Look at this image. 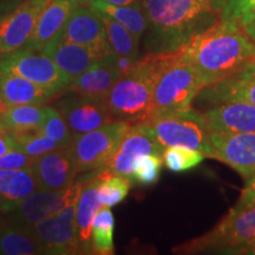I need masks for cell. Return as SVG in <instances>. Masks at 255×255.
Instances as JSON below:
<instances>
[{
    "mask_svg": "<svg viewBox=\"0 0 255 255\" xmlns=\"http://www.w3.org/2000/svg\"><path fill=\"white\" fill-rule=\"evenodd\" d=\"M75 95L63 98L57 103V109L62 114L73 137L92 131L114 121V116L105 100Z\"/></svg>",
    "mask_w": 255,
    "mask_h": 255,
    "instance_id": "cell-13",
    "label": "cell"
},
{
    "mask_svg": "<svg viewBox=\"0 0 255 255\" xmlns=\"http://www.w3.org/2000/svg\"><path fill=\"white\" fill-rule=\"evenodd\" d=\"M96 1L115 6H132L142 4V1H139V0H96Z\"/></svg>",
    "mask_w": 255,
    "mask_h": 255,
    "instance_id": "cell-40",
    "label": "cell"
},
{
    "mask_svg": "<svg viewBox=\"0 0 255 255\" xmlns=\"http://www.w3.org/2000/svg\"><path fill=\"white\" fill-rule=\"evenodd\" d=\"M255 17V0H225L221 20L242 27Z\"/></svg>",
    "mask_w": 255,
    "mask_h": 255,
    "instance_id": "cell-35",
    "label": "cell"
},
{
    "mask_svg": "<svg viewBox=\"0 0 255 255\" xmlns=\"http://www.w3.org/2000/svg\"><path fill=\"white\" fill-rule=\"evenodd\" d=\"M115 219L110 207L103 206L96 215L91 233L92 253L100 255L114 254Z\"/></svg>",
    "mask_w": 255,
    "mask_h": 255,
    "instance_id": "cell-29",
    "label": "cell"
},
{
    "mask_svg": "<svg viewBox=\"0 0 255 255\" xmlns=\"http://www.w3.org/2000/svg\"><path fill=\"white\" fill-rule=\"evenodd\" d=\"M57 38L100 51L103 55L113 52L108 41L102 14L88 5H79L69 18Z\"/></svg>",
    "mask_w": 255,
    "mask_h": 255,
    "instance_id": "cell-15",
    "label": "cell"
},
{
    "mask_svg": "<svg viewBox=\"0 0 255 255\" xmlns=\"http://www.w3.org/2000/svg\"><path fill=\"white\" fill-rule=\"evenodd\" d=\"M152 53L174 52L221 20L225 0H142Z\"/></svg>",
    "mask_w": 255,
    "mask_h": 255,
    "instance_id": "cell-1",
    "label": "cell"
},
{
    "mask_svg": "<svg viewBox=\"0 0 255 255\" xmlns=\"http://www.w3.org/2000/svg\"><path fill=\"white\" fill-rule=\"evenodd\" d=\"M162 148L186 146L213 157L210 130L203 115L194 109L154 116L139 122Z\"/></svg>",
    "mask_w": 255,
    "mask_h": 255,
    "instance_id": "cell-5",
    "label": "cell"
},
{
    "mask_svg": "<svg viewBox=\"0 0 255 255\" xmlns=\"http://www.w3.org/2000/svg\"><path fill=\"white\" fill-rule=\"evenodd\" d=\"M213 158L234 169L245 180L255 175V131H210Z\"/></svg>",
    "mask_w": 255,
    "mask_h": 255,
    "instance_id": "cell-11",
    "label": "cell"
},
{
    "mask_svg": "<svg viewBox=\"0 0 255 255\" xmlns=\"http://www.w3.org/2000/svg\"><path fill=\"white\" fill-rule=\"evenodd\" d=\"M89 6L119 21L131 32L138 41L146 28L149 27L148 15H146L145 9L142 4L132 6H115L95 1Z\"/></svg>",
    "mask_w": 255,
    "mask_h": 255,
    "instance_id": "cell-26",
    "label": "cell"
},
{
    "mask_svg": "<svg viewBox=\"0 0 255 255\" xmlns=\"http://www.w3.org/2000/svg\"><path fill=\"white\" fill-rule=\"evenodd\" d=\"M203 88L193 64L182 58L180 50L174 51L155 84L151 117L191 110V104Z\"/></svg>",
    "mask_w": 255,
    "mask_h": 255,
    "instance_id": "cell-4",
    "label": "cell"
},
{
    "mask_svg": "<svg viewBox=\"0 0 255 255\" xmlns=\"http://www.w3.org/2000/svg\"><path fill=\"white\" fill-rule=\"evenodd\" d=\"M79 5L78 0H51L39 17L25 47L34 51L43 50L62 33L69 18Z\"/></svg>",
    "mask_w": 255,
    "mask_h": 255,
    "instance_id": "cell-19",
    "label": "cell"
},
{
    "mask_svg": "<svg viewBox=\"0 0 255 255\" xmlns=\"http://www.w3.org/2000/svg\"><path fill=\"white\" fill-rule=\"evenodd\" d=\"M180 52L193 64L206 88L240 71L255 57V43L240 26L220 20Z\"/></svg>",
    "mask_w": 255,
    "mask_h": 255,
    "instance_id": "cell-2",
    "label": "cell"
},
{
    "mask_svg": "<svg viewBox=\"0 0 255 255\" xmlns=\"http://www.w3.org/2000/svg\"><path fill=\"white\" fill-rule=\"evenodd\" d=\"M0 129H5L4 124H2V120H1V114H0Z\"/></svg>",
    "mask_w": 255,
    "mask_h": 255,
    "instance_id": "cell-45",
    "label": "cell"
},
{
    "mask_svg": "<svg viewBox=\"0 0 255 255\" xmlns=\"http://www.w3.org/2000/svg\"><path fill=\"white\" fill-rule=\"evenodd\" d=\"M202 115L210 131H255V105L253 104L242 102L222 103L209 107Z\"/></svg>",
    "mask_w": 255,
    "mask_h": 255,
    "instance_id": "cell-18",
    "label": "cell"
},
{
    "mask_svg": "<svg viewBox=\"0 0 255 255\" xmlns=\"http://www.w3.org/2000/svg\"><path fill=\"white\" fill-rule=\"evenodd\" d=\"M131 124L114 120L92 131L73 137L71 148L78 173L102 170L129 131Z\"/></svg>",
    "mask_w": 255,
    "mask_h": 255,
    "instance_id": "cell-7",
    "label": "cell"
},
{
    "mask_svg": "<svg viewBox=\"0 0 255 255\" xmlns=\"http://www.w3.org/2000/svg\"><path fill=\"white\" fill-rule=\"evenodd\" d=\"M34 157H31L25 152L11 150L0 157V169L9 170H31Z\"/></svg>",
    "mask_w": 255,
    "mask_h": 255,
    "instance_id": "cell-36",
    "label": "cell"
},
{
    "mask_svg": "<svg viewBox=\"0 0 255 255\" xmlns=\"http://www.w3.org/2000/svg\"><path fill=\"white\" fill-rule=\"evenodd\" d=\"M241 28L244 30L245 33H246L247 36L255 43V17L253 19H251V20L248 21L247 24H245Z\"/></svg>",
    "mask_w": 255,
    "mask_h": 255,
    "instance_id": "cell-41",
    "label": "cell"
},
{
    "mask_svg": "<svg viewBox=\"0 0 255 255\" xmlns=\"http://www.w3.org/2000/svg\"><path fill=\"white\" fill-rule=\"evenodd\" d=\"M0 254L33 255L41 251L30 229L8 223L0 227Z\"/></svg>",
    "mask_w": 255,
    "mask_h": 255,
    "instance_id": "cell-27",
    "label": "cell"
},
{
    "mask_svg": "<svg viewBox=\"0 0 255 255\" xmlns=\"http://www.w3.org/2000/svg\"><path fill=\"white\" fill-rule=\"evenodd\" d=\"M197 98L209 107L231 102H242L255 105V78L231 76L203 88Z\"/></svg>",
    "mask_w": 255,
    "mask_h": 255,
    "instance_id": "cell-22",
    "label": "cell"
},
{
    "mask_svg": "<svg viewBox=\"0 0 255 255\" xmlns=\"http://www.w3.org/2000/svg\"><path fill=\"white\" fill-rule=\"evenodd\" d=\"M13 138L15 150L25 152L31 157L46 154L60 148L55 141L44 135L40 130L36 131H8Z\"/></svg>",
    "mask_w": 255,
    "mask_h": 255,
    "instance_id": "cell-31",
    "label": "cell"
},
{
    "mask_svg": "<svg viewBox=\"0 0 255 255\" xmlns=\"http://www.w3.org/2000/svg\"><path fill=\"white\" fill-rule=\"evenodd\" d=\"M31 173L38 189L62 190L73 183L78 169L71 148L66 146L34 157Z\"/></svg>",
    "mask_w": 255,
    "mask_h": 255,
    "instance_id": "cell-14",
    "label": "cell"
},
{
    "mask_svg": "<svg viewBox=\"0 0 255 255\" xmlns=\"http://www.w3.org/2000/svg\"><path fill=\"white\" fill-rule=\"evenodd\" d=\"M41 52L49 56L56 63V65L65 73L70 83L107 56L91 47L70 43L60 38H56L47 44Z\"/></svg>",
    "mask_w": 255,
    "mask_h": 255,
    "instance_id": "cell-17",
    "label": "cell"
},
{
    "mask_svg": "<svg viewBox=\"0 0 255 255\" xmlns=\"http://www.w3.org/2000/svg\"><path fill=\"white\" fill-rule=\"evenodd\" d=\"M114 56V52H111L90 66L87 71L70 83V90L87 97L105 100L107 95L121 78Z\"/></svg>",
    "mask_w": 255,
    "mask_h": 255,
    "instance_id": "cell-20",
    "label": "cell"
},
{
    "mask_svg": "<svg viewBox=\"0 0 255 255\" xmlns=\"http://www.w3.org/2000/svg\"><path fill=\"white\" fill-rule=\"evenodd\" d=\"M206 157L203 152L186 146H168L162 154L164 165L174 173L190 170L197 167Z\"/></svg>",
    "mask_w": 255,
    "mask_h": 255,
    "instance_id": "cell-32",
    "label": "cell"
},
{
    "mask_svg": "<svg viewBox=\"0 0 255 255\" xmlns=\"http://www.w3.org/2000/svg\"><path fill=\"white\" fill-rule=\"evenodd\" d=\"M233 76H237V77L241 78H255V57L252 58L240 71L234 73Z\"/></svg>",
    "mask_w": 255,
    "mask_h": 255,
    "instance_id": "cell-39",
    "label": "cell"
},
{
    "mask_svg": "<svg viewBox=\"0 0 255 255\" xmlns=\"http://www.w3.org/2000/svg\"><path fill=\"white\" fill-rule=\"evenodd\" d=\"M171 52H149L123 75L105 97L114 120L136 124L151 119L152 94Z\"/></svg>",
    "mask_w": 255,
    "mask_h": 255,
    "instance_id": "cell-3",
    "label": "cell"
},
{
    "mask_svg": "<svg viewBox=\"0 0 255 255\" xmlns=\"http://www.w3.org/2000/svg\"><path fill=\"white\" fill-rule=\"evenodd\" d=\"M55 97L36 83L0 65V98L6 105L45 104Z\"/></svg>",
    "mask_w": 255,
    "mask_h": 255,
    "instance_id": "cell-21",
    "label": "cell"
},
{
    "mask_svg": "<svg viewBox=\"0 0 255 255\" xmlns=\"http://www.w3.org/2000/svg\"><path fill=\"white\" fill-rule=\"evenodd\" d=\"M38 189L31 170L0 169V209L12 212L19 203Z\"/></svg>",
    "mask_w": 255,
    "mask_h": 255,
    "instance_id": "cell-24",
    "label": "cell"
},
{
    "mask_svg": "<svg viewBox=\"0 0 255 255\" xmlns=\"http://www.w3.org/2000/svg\"><path fill=\"white\" fill-rule=\"evenodd\" d=\"M0 65L36 83L55 96L60 95L70 87V81L65 73L41 51L21 47L6 53L0 60Z\"/></svg>",
    "mask_w": 255,
    "mask_h": 255,
    "instance_id": "cell-8",
    "label": "cell"
},
{
    "mask_svg": "<svg viewBox=\"0 0 255 255\" xmlns=\"http://www.w3.org/2000/svg\"><path fill=\"white\" fill-rule=\"evenodd\" d=\"M40 131L52 141H55L60 148L70 146L73 142L71 130L66 124L65 120L63 119L62 114L55 107H50L49 105L47 116L40 128Z\"/></svg>",
    "mask_w": 255,
    "mask_h": 255,
    "instance_id": "cell-33",
    "label": "cell"
},
{
    "mask_svg": "<svg viewBox=\"0 0 255 255\" xmlns=\"http://www.w3.org/2000/svg\"><path fill=\"white\" fill-rule=\"evenodd\" d=\"M76 205L28 227L39 245L41 254H84L76 226Z\"/></svg>",
    "mask_w": 255,
    "mask_h": 255,
    "instance_id": "cell-9",
    "label": "cell"
},
{
    "mask_svg": "<svg viewBox=\"0 0 255 255\" xmlns=\"http://www.w3.org/2000/svg\"><path fill=\"white\" fill-rule=\"evenodd\" d=\"M49 105H8L1 113V120L7 131H36L40 130L47 116Z\"/></svg>",
    "mask_w": 255,
    "mask_h": 255,
    "instance_id": "cell-25",
    "label": "cell"
},
{
    "mask_svg": "<svg viewBox=\"0 0 255 255\" xmlns=\"http://www.w3.org/2000/svg\"><path fill=\"white\" fill-rule=\"evenodd\" d=\"M100 13L103 18L111 51L117 56H126L132 59H138V40L136 39L135 36L119 21L102 12Z\"/></svg>",
    "mask_w": 255,
    "mask_h": 255,
    "instance_id": "cell-28",
    "label": "cell"
},
{
    "mask_svg": "<svg viewBox=\"0 0 255 255\" xmlns=\"http://www.w3.org/2000/svg\"><path fill=\"white\" fill-rule=\"evenodd\" d=\"M255 241V205L241 210H229L216 227L202 237L178 247V253L214 251L223 254H239Z\"/></svg>",
    "mask_w": 255,
    "mask_h": 255,
    "instance_id": "cell-6",
    "label": "cell"
},
{
    "mask_svg": "<svg viewBox=\"0 0 255 255\" xmlns=\"http://www.w3.org/2000/svg\"><path fill=\"white\" fill-rule=\"evenodd\" d=\"M84 182L72 183L62 190L38 189L21 201L9 212V223L28 228L50 216L62 212L64 208L77 202Z\"/></svg>",
    "mask_w": 255,
    "mask_h": 255,
    "instance_id": "cell-10",
    "label": "cell"
},
{
    "mask_svg": "<svg viewBox=\"0 0 255 255\" xmlns=\"http://www.w3.org/2000/svg\"><path fill=\"white\" fill-rule=\"evenodd\" d=\"M11 150H15L13 138L7 130L0 129V157Z\"/></svg>",
    "mask_w": 255,
    "mask_h": 255,
    "instance_id": "cell-38",
    "label": "cell"
},
{
    "mask_svg": "<svg viewBox=\"0 0 255 255\" xmlns=\"http://www.w3.org/2000/svg\"><path fill=\"white\" fill-rule=\"evenodd\" d=\"M102 207L103 205L98 197V178L96 175L83 184L81 195L76 205V226L84 254H94L91 247L92 225Z\"/></svg>",
    "mask_w": 255,
    "mask_h": 255,
    "instance_id": "cell-23",
    "label": "cell"
},
{
    "mask_svg": "<svg viewBox=\"0 0 255 255\" xmlns=\"http://www.w3.org/2000/svg\"><path fill=\"white\" fill-rule=\"evenodd\" d=\"M98 197L102 205L114 207L126 199L131 188L132 181L130 178L110 173L107 169H102L97 174Z\"/></svg>",
    "mask_w": 255,
    "mask_h": 255,
    "instance_id": "cell-30",
    "label": "cell"
},
{
    "mask_svg": "<svg viewBox=\"0 0 255 255\" xmlns=\"http://www.w3.org/2000/svg\"><path fill=\"white\" fill-rule=\"evenodd\" d=\"M253 205H255V175L246 180L241 195L238 202L233 206L232 210H241Z\"/></svg>",
    "mask_w": 255,
    "mask_h": 255,
    "instance_id": "cell-37",
    "label": "cell"
},
{
    "mask_svg": "<svg viewBox=\"0 0 255 255\" xmlns=\"http://www.w3.org/2000/svg\"><path fill=\"white\" fill-rule=\"evenodd\" d=\"M7 107H8V105H6V104L4 103V102L1 101V98H0V114H1L2 111H4Z\"/></svg>",
    "mask_w": 255,
    "mask_h": 255,
    "instance_id": "cell-44",
    "label": "cell"
},
{
    "mask_svg": "<svg viewBox=\"0 0 255 255\" xmlns=\"http://www.w3.org/2000/svg\"><path fill=\"white\" fill-rule=\"evenodd\" d=\"M239 254H245V255H255V241L253 244H251L250 246L242 248V250L239 252Z\"/></svg>",
    "mask_w": 255,
    "mask_h": 255,
    "instance_id": "cell-42",
    "label": "cell"
},
{
    "mask_svg": "<svg viewBox=\"0 0 255 255\" xmlns=\"http://www.w3.org/2000/svg\"><path fill=\"white\" fill-rule=\"evenodd\" d=\"M51 0H25L0 18V53L21 49L33 33L39 17Z\"/></svg>",
    "mask_w": 255,
    "mask_h": 255,
    "instance_id": "cell-12",
    "label": "cell"
},
{
    "mask_svg": "<svg viewBox=\"0 0 255 255\" xmlns=\"http://www.w3.org/2000/svg\"><path fill=\"white\" fill-rule=\"evenodd\" d=\"M94 1H96V0H78V2L81 5H88V6L92 4Z\"/></svg>",
    "mask_w": 255,
    "mask_h": 255,
    "instance_id": "cell-43",
    "label": "cell"
},
{
    "mask_svg": "<svg viewBox=\"0 0 255 255\" xmlns=\"http://www.w3.org/2000/svg\"><path fill=\"white\" fill-rule=\"evenodd\" d=\"M164 149L143 128L141 123L131 124L121 144L103 169L131 180L133 162L143 155L162 156Z\"/></svg>",
    "mask_w": 255,
    "mask_h": 255,
    "instance_id": "cell-16",
    "label": "cell"
},
{
    "mask_svg": "<svg viewBox=\"0 0 255 255\" xmlns=\"http://www.w3.org/2000/svg\"><path fill=\"white\" fill-rule=\"evenodd\" d=\"M163 158L158 155H143L133 162L132 182L141 186H152L159 180Z\"/></svg>",
    "mask_w": 255,
    "mask_h": 255,
    "instance_id": "cell-34",
    "label": "cell"
}]
</instances>
